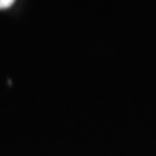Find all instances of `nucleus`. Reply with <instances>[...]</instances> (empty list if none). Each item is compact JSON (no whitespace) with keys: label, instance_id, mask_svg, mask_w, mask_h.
Wrapping results in <instances>:
<instances>
[{"label":"nucleus","instance_id":"1","mask_svg":"<svg viewBox=\"0 0 156 156\" xmlns=\"http://www.w3.org/2000/svg\"><path fill=\"white\" fill-rule=\"evenodd\" d=\"M14 4V0H0V9H7Z\"/></svg>","mask_w":156,"mask_h":156}]
</instances>
